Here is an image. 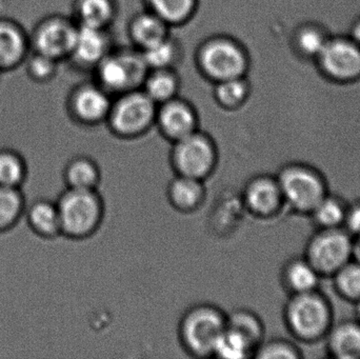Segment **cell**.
<instances>
[{"mask_svg":"<svg viewBox=\"0 0 360 359\" xmlns=\"http://www.w3.org/2000/svg\"><path fill=\"white\" fill-rule=\"evenodd\" d=\"M141 52L149 70L172 69L179 60V46L171 36Z\"/></svg>","mask_w":360,"mask_h":359,"instance_id":"836d02e7","label":"cell"},{"mask_svg":"<svg viewBox=\"0 0 360 359\" xmlns=\"http://www.w3.org/2000/svg\"><path fill=\"white\" fill-rule=\"evenodd\" d=\"M226 327V314L211 303L186 310L180 320L179 334L184 349L194 358H210Z\"/></svg>","mask_w":360,"mask_h":359,"instance_id":"277c9868","label":"cell"},{"mask_svg":"<svg viewBox=\"0 0 360 359\" xmlns=\"http://www.w3.org/2000/svg\"><path fill=\"white\" fill-rule=\"evenodd\" d=\"M141 90L156 105H162L179 95V76L172 69L150 70Z\"/></svg>","mask_w":360,"mask_h":359,"instance_id":"484cf974","label":"cell"},{"mask_svg":"<svg viewBox=\"0 0 360 359\" xmlns=\"http://www.w3.org/2000/svg\"><path fill=\"white\" fill-rule=\"evenodd\" d=\"M95 69L97 84L110 94L117 95L141 89L150 71L137 48L110 51Z\"/></svg>","mask_w":360,"mask_h":359,"instance_id":"52a82bcc","label":"cell"},{"mask_svg":"<svg viewBox=\"0 0 360 359\" xmlns=\"http://www.w3.org/2000/svg\"><path fill=\"white\" fill-rule=\"evenodd\" d=\"M155 124L168 141L175 143L198 130V115L192 105L175 97L158 105Z\"/></svg>","mask_w":360,"mask_h":359,"instance_id":"5bb4252c","label":"cell"},{"mask_svg":"<svg viewBox=\"0 0 360 359\" xmlns=\"http://www.w3.org/2000/svg\"><path fill=\"white\" fill-rule=\"evenodd\" d=\"M321 280L323 278L304 255L291 257L281 267V287L289 296L319 290Z\"/></svg>","mask_w":360,"mask_h":359,"instance_id":"ac0fdd59","label":"cell"},{"mask_svg":"<svg viewBox=\"0 0 360 359\" xmlns=\"http://www.w3.org/2000/svg\"><path fill=\"white\" fill-rule=\"evenodd\" d=\"M170 25L151 11L136 15L131 21L130 36L135 48L147 50L170 37Z\"/></svg>","mask_w":360,"mask_h":359,"instance_id":"ffe728a7","label":"cell"},{"mask_svg":"<svg viewBox=\"0 0 360 359\" xmlns=\"http://www.w3.org/2000/svg\"><path fill=\"white\" fill-rule=\"evenodd\" d=\"M25 208L21 189L0 185V233L12 230L22 218Z\"/></svg>","mask_w":360,"mask_h":359,"instance_id":"f1b7e54d","label":"cell"},{"mask_svg":"<svg viewBox=\"0 0 360 359\" xmlns=\"http://www.w3.org/2000/svg\"><path fill=\"white\" fill-rule=\"evenodd\" d=\"M257 359H300L304 358L302 350L293 341L285 339L264 341L254 353Z\"/></svg>","mask_w":360,"mask_h":359,"instance_id":"e575fe53","label":"cell"},{"mask_svg":"<svg viewBox=\"0 0 360 359\" xmlns=\"http://www.w3.org/2000/svg\"><path fill=\"white\" fill-rule=\"evenodd\" d=\"M112 103L111 94L98 84H84L72 92L68 107L78 124L95 126L107 122Z\"/></svg>","mask_w":360,"mask_h":359,"instance_id":"4fadbf2b","label":"cell"},{"mask_svg":"<svg viewBox=\"0 0 360 359\" xmlns=\"http://www.w3.org/2000/svg\"><path fill=\"white\" fill-rule=\"evenodd\" d=\"M101 178L98 164L88 156L71 158L63 170V181L69 189L97 190Z\"/></svg>","mask_w":360,"mask_h":359,"instance_id":"cb8c5ba5","label":"cell"},{"mask_svg":"<svg viewBox=\"0 0 360 359\" xmlns=\"http://www.w3.org/2000/svg\"><path fill=\"white\" fill-rule=\"evenodd\" d=\"M149 11L169 25H179L192 18L198 0H147Z\"/></svg>","mask_w":360,"mask_h":359,"instance_id":"f546056e","label":"cell"},{"mask_svg":"<svg viewBox=\"0 0 360 359\" xmlns=\"http://www.w3.org/2000/svg\"><path fill=\"white\" fill-rule=\"evenodd\" d=\"M61 235L84 240L101 227L105 206L97 190L67 189L56 200Z\"/></svg>","mask_w":360,"mask_h":359,"instance_id":"3957f363","label":"cell"},{"mask_svg":"<svg viewBox=\"0 0 360 359\" xmlns=\"http://www.w3.org/2000/svg\"><path fill=\"white\" fill-rule=\"evenodd\" d=\"M275 176L285 207L296 214L308 216L329 193V185L323 173L307 162H288L279 169Z\"/></svg>","mask_w":360,"mask_h":359,"instance_id":"7a4b0ae2","label":"cell"},{"mask_svg":"<svg viewBox=\"0 0 360 359\" xmlns=\"http://www.w3.org/2000/svg\"><path fill=\"white\" fill-rule=\"evenodd\" d=\"M254 349L245 337L228 326L224 329L213 350L215 358L224 359L251 358Z\"/></svg>","mask_w":360,"mask_h":359,"instance_id":"d6a6232c","label":"cell"},{"mask_svg":"<svg viewBox=\"0 0 360 359\" xmlns=\"http://www.w3.org/2000/svg\"><path fill=\"white\" fill-rule=\"evenodd\" d=\"M25 63H27V74L34 81L44 82L54 77L58 61L31 51Z\"/></svg>","mask_w":360,"mask_h":359,"instance_id":"d590c367","label":"cell"},{"mask_svg":"<svg viewBox=\"0 0 360 359\" xmlns=\"http://www.w3.org/2000/svg\"><path fill=\"white\" fill-rule=\"evenodd\" d=\"M353 305H354L355 320H359L360 322V299L359 301H355Z\"/></svg>","mask_w":360,"mask_h":359,"instance_id":"ab89813d","label":"cell"},{"mask_svg":"<svg viewBox=\"0 0 360 359\" xmlns=\"http://www.w3.org/2000/svg\"><path fill=\"white\" fill-rule=\"evenodd\" d=\"M283 322L288 332L300 343L323 341L334 324V310L321 290L290 295L283 307Z\"/></svg>","mask_w":360,"mask_h":359,"instance_id":"6da1fadb","label":"cell"},{"mask_svg":"<svg viewBox=\"0 0 360 359\" xmlns=\"http://www.w3.org/2000/svg\"><path fill=\"white\" fill-rule=\"evenodd\" d=\"M25 219L35 235L53 240L61 235L60 219L56 202L40 198L25 208Z\"/></svg>","mask_w":360,"mask_h":359,"instance_id":"d6986e66","label":"cell"},{"mask_svg":"<svg viewBox=\"0 0 360 359\" xmlns=\"http://www.w3.org/2000/svg\"><path fill=\"white\" fill-rule=\"evenodd\" d=\"M348 35L360 46V15L351 25Z\"/></svg>","mask_w":360,"mask_h":359,"instance_id":"74e56055","label":"cell"},{"mask_svg":"<svg viewBox=\"0 0 360 359\" xmlns=\"http://www.w3.org/2000/svg\"><path fill=\"white\" fill-rule=\"evenodd\" d=\"M226 326L245 337L253 348L254 353L264 341V322L257 314L250 310L239 309L226 315Z\"/></svg>","mask_w":360,"mask_h":359,"instance_id":"4316f807","label":"cell"},{"mask_svg":"<svg viewBox=\"0 0 360 359\" xmlns=\"http://www.w3.org/2000/svg\"><path fill=\"white\" fill-rule=\"evenodd\" d=\"M158 105L141 89L118 95L107 122L116 136L136 138L155 124Z\"/></svg>","mask_w":360,"mask_h":359,"instance_id":"8992f818","label":"cell"},{"mask_svg":"<svg viewBox=\"0 0 360 359\" xmlns=\"http://www.w3.org/2000/svg\"><path fill=\"white\" fill-rule=\"evenodd\" d=\"M78 25L73 19L61 15L46 17L36 25L30 37L32 52L56 61L70 58Z\"/></svg>","mask_w":360,"mask_h":359,"instance_id":"8fae6325","label":"cell"},{"mask_svg":"<svg viewBox=\"0 0 360 359\" xmlns=\"http://www.w3.org/2000/svg\"><path fill=\"white\" fill-rule=\"evenodd\" d=\"M201 73L212 81L245 77L250 67L245 48L233 38L218 36L205 40L197 53Z\"/></svg>","mask_w":360,"mask_h":359,"instance_id":"5b68a950","label":"cell"},{"mask_svg":"<svg viewBox=\"0 0 360 359\" xmlns=\"http://www.w3.org/2000/svg\"><path fill=\"white\" fill-rule=\"evenodd\" d=\"M31 52L30 37L12 19L0 18V73L16 69Z\"/></svg>","mask_w":360,"mask_h":359,"instance_id":"9a60e30c","label":"cell"},{"mask_svg":"<svg viewBox=\"0 0 360 359\" xmlns=\"http://www.w3.org/2000/svg\"><path fill=\"white\" fill-rule=\"evenodd\" d=\"M78 25V23H77ZM110 51L107 30L95 29L78 25L75 44L70 59L84 67H95Z\"/></svg>","mask_w":360,"mask_h":359,"instance_id":"2e32d148","label":"cell"},{"mask_svg":"<svg viewBox=\"0 0 360 359\" xmlns=\"http://www.w3.org/2000/svg\"><path fill=\"white\" fill-rule=\"evenodd\" d=\"M353 237L344 229L316 230L304 247V256L321 278H331L352 261Z\"/></svg>","mask_w":360,"mask_h":359,"instance_id":"ba28073f","label":"cell"},{"mask_svg":"<svg viewBox=\"0 0 360 359\" xmlns=\"http://www.w3.org/2000/svg\"><path fill=\"white\" fill-rule=\"evenodd\" d=\"M243 200L247 210L260 219L274 218L285 208L275 175L259 174L252 177L245 183Z\"/></svg>","mask_w":360,"mask_h":359,"instance_id":"7c38bea8","label":"cell"},{"mask_svg":"<svg viewBox=\"0 0 360 359\" xmlns=\"http://www.w3.org/2000/svg\"><path fill=\"white\" fill-rule=\"evenodd\" d=\"M205 198V189L203 181L176 175L169 185V202L179 212H194L200 208Z\"/></svg>","mask_w":360,"mask_h":359,"instance_id":"44dd1931","label":"cell"},{"mask_svg":"<svg viewBox=\"0 0 360 359\" xmlns=\"http://www.w3.org/2000/svg\"><path fill=\"white\" fill-rule=\"evenodd\" d=\"M215 84V100L226 110H236L245 105L251 93V86L245 77L232 78Z\"/></svg>","mask_w":360,"mask_h":359,"instance_id":"4dcf8cb0","label":"cell"},{"mask_svg":"<svg viewBox=\"0 0 360 359\" xmlns=\"http://www.w3.org/2000/svg\"><path fill=\"white\" fill-rule=\"evenodd\" d=\"M333 289L336 294L349 303L360 299V263L350 261L340 268L333 276Z\"/></svg>","mask_w":360,"mask_h":359,"instance_id":"1f68e13d","label":"cell"},{"mask_svg":"<svg viewBox=\"0 0 360 359\" xmlns=\"http://www.w3.org/2000/svg\"><path fill=\"white\" fill-rule=\"evenodd\" d=\"M330 36L331 34L321 23L306 21L294 30L292 48L300 58L314 61L327 44Z\"/></svg>","mask_w":360,"mask_h":359,"instance_id":"7402d4cb","label":"cell"},{"mask_svg":"<svg viewBox=\"0 0 360 359\" xmlns=\"http://www.w3.org/2000/svg\"><path fill=\"white\" fill-rule=\"evenodd\" d=\"M349 202L336 194L328 193L308 215L316 230L344 228Z\"/></svg>","mask_w":360,"mask_h":359,"instance_id":"d4e9b609","label":"cell"},{"mask_svg":"<svg viewBox=\"0 0 360 359\" xmlns=\"http://www.w3.org/2000/svg\"><path fill=\"white\" fill-rule=\"evenodd\" d=\"M217 147L213 139L200 131L173 143L171 164L176 175L205 181L215 171Z\"/></svg>","mask_w":360,"mask_h":359,"instance_id":"9c48e42d","label":"cell"},{"mask_svg":"<svg viewBox=\"0 0 360 359\" xmlns=\"http://www.w3.org/2000/svg\"><path fill=\"white\" fill-rule=\"evenodd\" d=\"M344 229L352 237L360 235V198L349 202L345 219Z\"/></svg>","mask_w":360,"mask_h":359,"instance_id":"8d00e7d4","label":"cell"},{"mask_svg":"<svg viewBox=\"0 0 360 359\" xmlns=\"http://www.w3.org/2000/svg\"><path fill=\"white\" fill-rule=\"evenodd\" d=\"M352 259L360 263V235L353 237Z\"/></svg>","mask_w":360,"mask_h":359,"instance_id":"f35d334b","label":"cell"},{"mask_svg":"<svg viewBox=\"0 0 360 359\" xmlns=\"http://www.w3.org/2000/svg\"><path fill=\"white\" fill-rule=\"evenodd\" d=\"M116 12L114 0H76L74 20L80 25L107 30L115 19Z\"/></svg>","mask_w":360,"mask_h":359,"instance_id":"603a6c76","label":"cell"},{"mask_svg":"<svg viewBox=\"0 0 360 359\" xmlns=\"http://www.w3.org/2000/svg\"><path fill=\"white\" fill-rule=\"evenodd\" d=\"M314 61L321 75L333 84L360 81V46L348 34L330 36Z\"/></svg>","mask_w":360,"mask_h":359,"instance_id":"30bf717a","label":"cell"},{"mask_svg":"<svg viewBox=\"0 0 360 359\" xmlns=\"http://www.w3.org/2000/svg\"><path fill=\"white\" fill-rule=\"evenodd\" d=\"M323 341L330 358L360 359V322L355 318L334 322Z\"/></svg>","mask_w":360,"mask_h":359,"instance_id":"e0dca14e","label":"cell"},{"mask_svg":"<svg viewBox=\"0 0 360 359\" xmlns=\"http://www.w3.org/2000/svg\"><path fill=\"white\" fill-rule=\"evenodd\" d=\"M29 174L27 160L16 150L0 149V185L21 189Z\"/></svg>","mask_w":360,"mask_h":359,"instance_id":"83f0119b","label":"cell"}]
</instances>
